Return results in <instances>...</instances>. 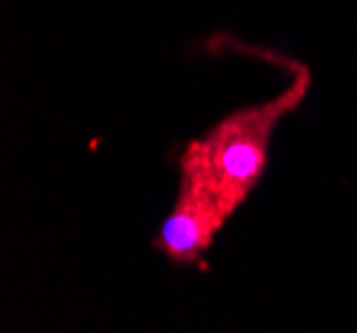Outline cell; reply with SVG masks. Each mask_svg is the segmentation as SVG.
<instances>
[{
    "label": "cell",
    "mask_w": 357,
    "mask_h": 333,
    "mask_svg": "<svg viewBox=\"0 0 357 333\" xmlns=\"http://www.w3.org/2000/svg\"><path fill=\"white\" fill-rule=\"evenodd\" d=\"M307 83H310V75L307 70H301L294 86H288L278 99L227 115L206 137L195 139L190 144V150L200 157V163L206 166L219 195L232 208V213L248 197L253 184L259 182L261 171L267 166L272 131L280 118L296 109L298 102L304 99Z\"/></svg>",
    "instance_id": "6da1fadb"
},
{
    "label": "cell",
    "mask_w": 357,
    "mask_h": 333,
    "mask_svg": "<svg viewBox=\"0 0 357 333\" xmlns=\"http://www.w3.org/2000/svg\"><path fill=\"white\" fill-rule=\"evenodd\" d=\"M232 216L206 166L190 147L181 157V189L176 206L168 213L158 245L176 264L195 261L208 248L222 224Z\"/></svg>",
    "instance_id": "7a4b0ae2"
}]
</instances>
